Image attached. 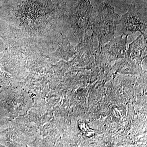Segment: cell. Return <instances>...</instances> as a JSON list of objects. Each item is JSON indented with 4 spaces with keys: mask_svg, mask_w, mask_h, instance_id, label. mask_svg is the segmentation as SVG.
I'll list each match as a JSON object with an SVG mask.
<instances>
[{
    "mask_svg": "<svg viewBox=\"0 0 147 147\" xmlns=\"http://www.w3.org/2000/svg\"><path fill=\"white\" fill-rule=\"evenodd\" d=\"M5 49V45L3 40L0 39V53L3 52Z\"/></svg>",
    "mask_w": 147,
    "mask_h": 147,
    "instance_id": "8992f818",
    "label": "cell"
},
{
    "mask_svg": "<svg viewBox=\"0 0 147 147\" xmlns=\"http://www.w3.org/2000/svg\"><path fill=\"white\" fill-rule=\"evenodd\" d=\"M122 34L118 37L114 38L105 45L98 48L106 55L114 56L115 57L122 56L126 50L128 36H125L124 38Z\"/></svg>",
    "mask_w": 147,
    "mask_h": 147,
    "instance_id": "277c9868",
    "label": "cell"
},
{
    "mask_svg": "<svg viewBox=\"0 0 147 147\" xmlns=\"http://www.w3.org/2000/svg\"><path fill=\"white\" fill-rule=\"evenodd\" d=\"M120 18L110 4H101L97 15L94 18L91 28L98 39V48L102 47L114 38Z\"/></svg>",
    "mask_w": 147,
    "mask_h": 147,
    "instance_id": "6da1fadb",
    "label": "cell"
},
{
    "mask_svg": "<svg viewBox=\"0 0 147 147\" xmlns=\"http://www.w3.org/2000/svg\"><path fill=\"white\" fill-rule=\"evenodd\" d=\"M119 24L123 35L128 36L139 32L147 39V21L135 5L128 6L127 12L121 17Z\"/></svg>",
    "mask_w": 147,
    "mask_h": 147,
    "instance_id": "3957f363",
    "label": "cell"
},
{
    "mask_svg": "<svg viewBox=\"0 0 147 147\" xmlns=\"http://www.w3.org/2000/svg\"><path fill=\"white\" fill-rule=\"evenodd\" d=\"M0 37H2L1 35V34H0Z\"/></svg>",
    "mask_w": 147,
    "mask_h": 147,
    "instance_id": "ba28073f",
    "label": "cell"
},
{
    "mask_svg": "<svg viewBox=\"0 0 147 147\" xmlns=\"http://www.w3.org/2000/svg\"><path fill=\"white\" fill-rule=\"evenodd\" d=\"M75 53V50L68 38L65 35L61 34L58 42V49L55 54L60 56H67L73 55Z\"/></svg>",
    "mask_w": 147,
    "mask_h": 147,
    "instance_id": "5b68a950",
    "label": "cell"
},
{
    "mask_svg": "<svg viewBox=\"0 0 147 147\" xmlns=\"http://www.w3.org/2000/svg\"><path fill=\"white\" fill-rule=\"evenodd\" d=\"M94 8L90 0H81L74 8L71 16V27L74 34L79 38L88 30H91L93 21Z\"/></svg>",
    "mask_w": 147,
    "mask_h": 147,
    "instance_id": "7a4b0ae2",
    "label": "cell"
},
{
    "mask_svg": "<svg viewBox=\"0 0 147 147\" xmlns=\"http://www.w3.org/2000/svg\"><path fill=\"white\" fill-rule=\"evenodd\" d=\"M1 71H0V86H1V85H2V84H3V79L2 77H1Z\"/></svg>",
    "mask_w": 147,
    "mask_h": 147,
    "instance_id": "52a82bcc",
    "label": "cell"
}]
</instances>
